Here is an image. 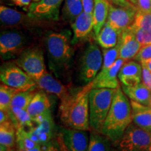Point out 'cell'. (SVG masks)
<instances>
[{
	"label": "cell",
	"instance_id": "obj_49",
	"mask_svg": "<svg viewBox=\"0 0 151 151\" xmlns=\"http://www.w3.org/2000/svg\"><path fill=\"white\" fill-rule=\"evenodd\" d=\"M150 106H151V104H150Z\"/></svg>",
	"mask_w": 151,
	"mask_h": 151
},
{
	"label": "cell",
	"instance_id": "obj_37",
	"mask_svg": "<svg viewBox=\"0 0 151 151\" xmlns=\"http://www.w3.org/2000/svg\"><path fill=\"white\" fill-rule=\"evenodd\" d=\"M42 150L43 151H60L59 143H58L57 137L55 139L54 138L52 140L49 141L44 146H42Z\"/></svg>",
	"mask_w": 151,
	"mask_h": 151
},
{
	"label": "cell",
	"instance_id": "obj_20",
	"mask_svg": "<svg viewBox=\"0 0 151 151\" xmlns=\"http://www.w3.org/2000/svg\"><path fill=\"white\" fill-rule=\"evenodd\" d=\"M132 122L141 129L151 132V106L130 100Z\"/></svg>",
	"mask_w": 151,
	"mask_h": 151
},
{
	"label": "cell",
	"instance_id": "obj_33",
	"mask_svg": "<svg viewBox=\"0 0 151 151\" xmlns=\"http://www.w3.org/2000/svg\"><path fill=\"white\" fill-rule=\"evenodd\" d=\"M134 31L137 39L141 46L151 43V28L150 29H135L131 26Z\"/></svg>",
	"mask_w": 151,
	"mask_h": 151
},
{
	"label": "cell",
	"instance_id": "obj_28",
	"mask_svg": "<svg viewBox=\"0 0 151 151\" xmlns=\"http://www.w3.org/2000/svg\"><path fill=\"white\" fill-rule=\"evenodd\" d=\"M83 11V6L82 0H65L62 8V17L64 20L71 24Z\"/></svg>",
	"mask_w": 151,
	"mask_h": 151
},
{
	"label": "cell",
	"instance_id": "obj_6",
	"mask_svg": "<svg viewBox=\"0 0 151 151\" xmlns=\"http://www.w3.org/2000/svg\"><path fill=\"white\" fill-rule=\"evenodd\" d=\"M29 39L20 29H6L0 35V55L1 60L9 61L16 59L28 48Z\"/></svg>",
	"mask_w": 151,
	"mask_h": 151
},
{
	"label": "cell",
	"instance_id": "obj_41",
	"mask_svg": "<svg viewBox=\"0 0 151 151\" xmlns=\"http://www.w3.org/2000/svg\"><path fill=\"white\" fill-rule=\"evenodd\" d=\"M57 139H58V143H59L60 151H69L68 150L67 147L66 146L65 142H64L63 138H62L61 134L59 133L58 135H57Z\"/></svg>",
	"mask_w": 151,
	"mask_h": 151
},
{
	"label": "cell",
	"instance_id": "obj_45",
	"mask_svg": "<svg viewBox=\"0 0 151 151\" xmlns=\"http://www.w3.org/2000/svg\"><path fill=\"white\" fill-rule=\"evenodd\" d=\"M129 2H130L131 4H132L134 6H137V0H127Z\"/></svg>",
	"mask_w": 151,
	"mask_h": 151
},
{
	"label": "cell",
	"instance_id": "obj_16",
	"mask_svg": "<svg viewBox=\"0 0 151 151\" xmlns=\"http://www.w3.org/2000/svg\"><path fill=\"white\" fill-rule=\"evenodd\" d=\"M35 82L39 89L55 95L60 99V102L67 99L72 93L65 84L62 83L61 81L48 71L40 78L35 80Z\"/></svg>",
	"mask_w": 151,
	"mask_h": 151
},
{
	"label": "cell",
	"instance_id": "obj_34",
	"mask_svg": "<svg viewBox=\"0 0 151 151\" xmlns=\"http://www.w3.org/2000/svg\"><path fill=\"white\" fill-rule=\"evenodd\" d=\"M151 58V43L141 46L138 54L134 58V60L142 64Z\"/></svg>",
	"mask_w": 151,
	"mask_h": 151
},
{
	"label": "cell",
	"instance_id": "obj_8",
	"mask_svg": "<svg viewBox=\"0 0 151 151\" xmlns=\"http://www.w3.org/2000/svg\"><path fill=\"white\" fill-rule=\"evenodd\" d=\"M2 83L18 90H34L37 88L35 81L14 62H6L0 68Z\"/></svg>",
	"mask_w": 151,
	"mask_h": 151
},
{
	"label": "cell",
	"instance_id": "obj_9",
	"mask_svg": "<svg viewBox=\"0 0 151 151\" xmlns=\"http://www.w3.org/2000/svg\"><path fill=\"white\" fill-rule=\"evenodd\" d=\"M117 145L118 151H150L151 132L132 122Z\"/></svg>",
	"mask_w": 151,
	"mask_h": 151
},
{
	"label": "cell",
	"instance_id": "obj_39",
	"mask_svg": "<svg viewBox=\"0 0 151 151\" xmlns=\"http://www.w3.org/2000/svg\"><path fill=\"white\" fill-rule=\"evenodd\" d=\"M10 1L16 6L22 7L24 10L28 11L32 0H10Z\"/></svg>",
	"mask_w": 151,
	"mask_h": 151
},
{
	"label": "cell",
	"instance_id": "obj_42",
	"mask_svg": "<svg viewBox=\"0 0 151 151\" xmlns=\"http://www.w3.org/2000/svg\"><path fill=\"white\" fill-rule=\"evenodd\" d=\"M9 120H11V119L8 112L0 110V124L8 121Z\"/></svg>",
	"mask_w": 151,
	"mask_h": 151
},
{
	"label": "cell",
	"instance_id": "obj_22",
	"mask_svg": "<svg viewBox=\"0 0 151 151\" xmlns=\"http://www.w3.org/2000/svg\"><path fill=\"white\" fill-rule=\"evenodd\" d=\"M121 88L130 100L150 106L151 90L142 82L134 86H127L122 85Z\"/></svg>",
	"mask_w": 151,
	"mask_h": 151
},
{
	"label": "cell",
	"instance_id": "obj_43",
	"mask_svg": "<svg viewBox=\"0 0 151 151\" xmlns=\"http://www.w3.org/2000/svg\"><path fill=\"white\" fill-rule=\"evenodd\" d=\"M18 151H43L42 150V146L41 145H37V146L34 147L32 148L27 149V150H18Z\"/></svg>",
	"mask_w": 151,
	"mask_h": 151
},
{
	"label": "cell",
	"instance_id": "obj_38",
	"mask_svg": "<svg viewBox=\"0 0 151 151\" xmlns=\"http://www.w3.org/2000/svg\"><path fill=\"white\" fill-rule=\"evenodd\" d=\"M83 11L88 14H92L94 5V0H82Z\"/></svg>",
	"mask_w": 151,
	"mask_h": 151
},
{
	"label": "cell",
	"instance_id": "obj_10",
	"mask_svg": "<svg viewBox=\"0 0 151 151\" xmlns=\"http://www.w3.org/2000/svg\"><path fill=\"white\" fill-rule=\"evenodd\" d=\"M0 21L1 27L9 29H32L43 27L48 22L5 6H0Z\"/></svg>",
	"mask_w": 151,
	"mask_h": 151
},
{
	"label": "cell",
	"instance_id": "obj_1",
	"mask_svg": "<svg viewBox=\"0 0 151 151\" xmlns=\"http://www.w3.org/2000/svg\"><path fill=\"white\" fill-rule=\"evenodd\" d=\"M69 32L49 31L45 35L48 66L53 76L60 81H68L72 68L74 50Z\"/></svg>",
	"mask_w": 151,
	"mask_h": 151
},
{
	"label": "cell",
	"instance_id": "obj_29",
	"mask_svg": "<svg viewBox=\"0 0 151 151\" xmlns=\"http://www.w3.org/2000/svg\"><path fill=\"white\" fill-rule=\"evenodd\" d=\"M37 90H18L15 93L11 103V107H18L27 110L28 106L33 99Z\"/></svg>",
	"mask_w": 151,
	"mask_h": 151
},
{
	"label": "cell",
	"instance_id": "obj_11",
	"mask_svg": "<svg viewBox=\"0 0 151 151\" xmlns=\"http://www.w3.org/2000/svg\"><path fill=\"white\" fill-rule=\"evenodd\" d=\"M35 127L27 129L32 140L41 146L54 139L55 124L51 111L38 116L33 120Z\"/></svg>",
	"mask_w": 151,
	"mask_h": 151
},
{
	"label": "cell",
	"instance_id": "obj_36",
	"mask_svg": "<svg viewBox=\"0 0 151 151\" xmlns=\"http://www.w3.org/2000/svg\"><path fill=\"white\" fill-rule=\"evenodd\" d=\"M142 83L151 90V72L143 65H142Z\"/></svg>",
	"mask_w": 151,
	"mask_h": 151
},
{
	"label": "cell",
	"instance_id": "obj_17",
	"mask_svg": "<svg viewBox=\"0 0 151 151\" xmlns=\"http://www.w3.org/2000/svg\"><path fill=\"white\" fill-rule=\"evenodd\" d=\"M118 45V58H121L125 62L134 59L141 48V45L136 37L134 31L131 27L122 32Z\"/></svg>",
	"mask_w": 151,
	"mask_h": 151
},
{
	"label": "cell",
	"instance_id": "obj_7",
	"mask_svg": "<svg viewBox=\"0 0 151 151\" xmlns=\"http://www.w3.org/2000/svg\"><path fill=\"white\" fill-rule=\"evenodd\" d=\"M14 62L35 81L48 71L44 55L40 47H28Z\"/></svg>",
	"mask_w": 151,
	"mask_h": 151
},
{
	"label": "cell",
	"instance_id": "obj_26",
	"mask_svg": "<svg viewBox=\"0 0 151 151\" xmlns=\"http://www.w3.org/2000/svg\"><path fill=\"white\" fill-rule=\"evenodd\" d=\"M16 145V127L11 120L0 124V146L6 148Z\"/></svg>",
	"mask_w": 151,
	"mask_h": 151
},
{
	"label": "cell",
	"instance_id": "obj_27",
	"mask_svg": "<svg viewBox=\"0 0 151 151\" xmlns=\"http://www.w3.org/2000/svg\"><path fill=\"white\" fill-rule=\"evenodd\" d=\"M114 143L102 134L92 130L88 151H115Z\"/></svg>",
	"mask_w": 151,
	"mask_h": 151
},
{
	"label": "cell",
	"instance_id": "obj_25",
	"mask_svg": "<svg viewBox=\"0 0 151 151\" xmlns=\"http://www.w3.org/2000/svg\"><path fill=\"white\" fill-rule=\"evenodd\" d=\"M10 119L16 128L23 127L29 129L35 127V124L29 113L25 109L18 107H11L8 111Z\"/></svg>",
	"mask_w": 151,
	"mask_h": 151
},
{
	"label": "cell",
	"instance_id": "obj_40",
	"mask_svg": "<svg viewBox=\"0 0 151 151\" xmlns=\"http://www.w3.org/2000/svg\"><path fill=\"white\" fill-rule=\"evenodd\" d=\"M111 4L119 6H129L133 5L127 0H107Z\"/></svg>",
	"mask_w": 151,
	"mask_h": 151
},
{
	"label": "cell",
	"instance_id": "obj_48",
	"mask_svg": "<svg viewBox=\"0 0 151 151\" xmlns=\"http://www.w3.org/2000/svg\"><path fill=\"white\" fill-rule=\"evenodd\" d=\"M150 151H151V146H150Z\"/></svg>",
	"mask_w": 151,
	"mask_h": 151
},
{
	"label": "cell",
	"instance_id": "obj_3",
	"mask_svg": "<svg viewBox=\"0 0 151 151\" xmlns=\"http://www.w3.org/2000/svg\"><path fill=\"white\" fill-rule=\"evenodd\" d=\"M89 92L83 87L60 102V117L64 127L88 131L90 129Z\"/></svg>",
	"mask_w": 151,
	"mask_h": 151
},
{
	"label": "cell",
	"instance_id": "obj_35",
	"mask_svg": "<svg viewBox=\"0 0 151 151\" xmlns=\"http://www.w3.org/2000/svg\"><path fill=\"white\" fill-rule=\"evenodd\" d=\"M137 11L141 13L151 12V0H137Z\"/></svg>",
	"mask_w": 151,
	"mask_h": 151
},
{
	"label": "cell",
	"instance_id": "obj_18",
	"mask_svg": "<svg viewBox=\"0 0 151 151\" xmlns=\"http://www.w3.org/2000/svg\"><path fill=\"white\" fill-rule=\"evenodd\" d=\"M118 79L122 85L134 86L142 81V65L136 60H129L122 66L118 73Z\"/></svg>",
	"mask_w": 151,
	"mask_h": 151
},
{
	"label": "cell",
	"instance_id": "obj_31",
	"mask_svg": "<svg viewBox=\"0 0 151 151\" xmlns=\"http://www.w3.org/2000/svg\"><path fill=\"white\" fill-rule=\"evenodd\" d=\"M103 64L101 70L109 69L112 66L118 58L119 45L111 48H103Z\"/></svg>",
	"mask_w": 151,
	"mask_h": 151
},
{
	"label": "cell",
	"instance_id": "obj_47",
	"mask_svg": "<svg viewBox=\"0 0 151 151\" xmlns=\"http://www.w3.org/2000/svg\"><path fill=\"white\" fill-rule=\"evenodd\" d=\"M39 0H32V2H37V1H39Z\"/></svg>",
	"mask_w": 151,
	"mask_h": 151
},
{
	"label": "cell",
	"instance_id": "obj_21",
	"mask_svg": "<svg viewBox=\"0 0 151 151\" xmlns=\"http://www.w3.org/2000/svg\"><path fill=\"white\" fill-rule=\"evenodd\" d=\"M27 111L32 118V120L37 117L50 111V102L47 92L41 89L36 92L33 99L28 106Z\"/></svg>",
	"mask_w": 151,
	"mask_h": 151
},
{
	"label": "cell",
	"instance_id": "obj_19",
	"mask_svg": "<svg viewBox=\"0 0 151 151\" xmlns=\"http://www.w3.org/2000/svg\"><path fill=\"white\" fill-rule=\"evenodd\" d=\"M73 30V45L79 41L86 39L93 30L94 23L92 14H88L83 11L76 20L71 24Z\"/></svg>",
	"mask_w": 151,
	"mask_h": 151
},
{
	"label": "cell",
	"instance_id": "obj_4",
	"mask_svg": "<svg viewBox=\"0 0 151 151\" xmlns=\"http://www.w3.org/2000/svg\"><path fill=\"white\" fill-rule=\"evenodd\" d=\"M117 89L94 88L89 92L90 129L102 132L106 118L110 111Z\"/></svg>",
	"mask_w": 151,
	"mask_h": 151
},
{
	"label": "cell",
	"instance_id": "obj_14",
	"mask_svg": "<svg viewBox=\"0 0 151 151\" xmlns=\"http://www.w3.org/2000/svg\"><path fill=\"white\" fill-rule=\"evenodd\" d=\"M65 0H39L37 2H32L28 14L35 18L55 21L59 19L60 8Z\"/></svg>",
	"mask_w": 151,
	"mask_h": 151
},
{
	"label": "cell",
	"instance_id": "obj_5",
	"mask_svg": "<svg viewBox=\"0 0 151 151\" xmlns=\"http://www.w3.org/2000/svg\"><path fill=\"white\" fill-rule=\"evenodd\" d=\"M103 54L99 47L90 43L81 55L77 68V77L81 85H88L94 80L101 70Z\"/></svg>",
	"mask_w": 151,
	"mask_h": 151
},
{
	"label": "cell",
	"instance_id": "obj_15",
	"mask_svg": "<svg viewBox=\"0 0 151 151\" xmlns=\"http://www.w3.org/2000/svg\"><path fill=\"white\" fill-rule=\"evenodd\" d=\"M60 133L69 151H88L90 134L88 130L60 127Z\"/></svg>",
	"mask_w": 151,
	"mask_h": 151
},
{
	"label": "cell",
	"instance_id": "obj_2",
	"mask_svg": "<svg viewBox=\"0 0 151 151\" xmlns=\"http://www.w3.org/2000/svg\"><path fill=\"white\" fill-rule=\"evenodd\" d=\"M132 122L131 102L120 86L117 88L101 134L108 137L115 145H117Z\"/></svg>",
	"mask_w": 151,
	"mask_h": 151
},
{
	"label": "cell",
	"instance_id": "obj_44",
	"mask_svg": "<svg viewBox=\"0 0 151 151\" xmlns=\"http://www.w3.org/2000/svg\"><path fill=\"white\" fill-rule=\"evenodd\" d=\"M141 65L145 66V67H146L147 69H148V70L151 72V58L150 60H147L146 62H145L144 63H142Z\"/></svg>",
	"mask_w": 151,
	"mask_h": 151
},
{
	"label": "cell",
	"instance_id": "obj_12",
	"mask_svg": "<svg viewBox=\"0 0 151 151\" xmlns=\"http://www.w3.org/2000/svg\"><path fill=\"white\" fill-rule=\"evenodd\" d=\"M124 62L125 61L124 60L118 58L110 68L104 70H100L94 80L84 86L85 88L88 91L94 88H118L120 87L118 73Z\"/></svg>",
	"mask_w": 151,
	"mask_h": 151
},
{
	"label": "cell",
	"instance_id": "obj_30",
	"mask_svg": "<svg viewBox=\"0 0 151 151\" xmlns=\"http://www.w3.org/2000/svg\"><path fill=\"white\" fill-rule=\"evenodd\" d=\"M18 90L1 83L0 86V110L8 112L14 94Z\"/></svg>",
	"mask_w": 151,
	"mask_h": 151
},
{
	"label": "cell",
	"instance_id": "obj_23",
	"mask_svg": "<svg viewBox=\"0 0 151 151\" xmlns=\"http://www.w3.org/2000/svg\"><path fill=\"white\" fill-rule=\"evenodd\" d=\"M110 3L107 0H94V5L92 11L94 37L98 34L107 21L109 16Z\"/></svg>",
	"mask_w": 151,
	"mask_h": 151
},
{
	"label": "cell",
	"instance_id": "obj_24",
	"mask_svg": "<svg viewBox=\"0 0 151 151\" xmlns=\"http://www.w3.org/2000/svg\"><path fill=\"white\" fill-rule=\"evenodd\" d=\"M121 33L108 22H106L95 39L102 48H111L117 46Z\"/></svg>",
	"mask_w": 151,
	"mask_h": 151
},
{
	"label": "cell",
	"instance_id": "obj_46",
	"mask_svg": "<svg viewBox=\"0 0 151 151\" xmlns=\"http://www.w3.org/2000/svg\"><path fill=\"white\" fill-rule=\"evenodd\" d=\"M5 151H18V149H16L15 148V147L14 148H7L6 150Z\"/></svg>",
	"mask_w": 151,
	"mask_h": 151
},
{
	"label": "cell",
	"instance_id": "obj_32",
	"mask_svg": "<svg viewBox=\"0 0 151 151\" xmlns=\"http://www.w3.org/2000/svg\"><path fill=\"white\" fill-rule=\"evenodd\" d=\"M132 27L135 29H150L151 28V12L141 13L137 11L134 21Z\"/></svg>",
	"mask_w": 151,
	"mask_h": 151
},
{
	"label": "cell",
	"instance_id": "obj_13",
	"mask_svg": "<svg viewBox=\"0 0 151 151\" xmlns=\"http://www.w3.org/2000/svg\"><path fill=\"white\" fill-rule=\"evenodd\" d=\"M137 12V7L134 5L119 6L110 4L106 22L122 32L133 24Z\"/></svg>",
	"mask_w": 151,
	"mask_h": 151
}]
</instances>
